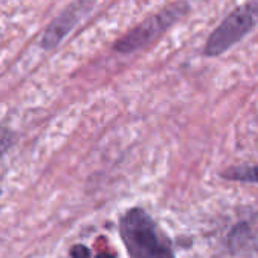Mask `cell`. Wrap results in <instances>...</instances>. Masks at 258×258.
<instances>
[{"instance_id": "cell-5", "label": "cell", "mask_w": 258, "mask_h": 258, "mask_svg": "<svg viewBox=\"0 0 258 258\" xmlns=\"http://www.w3.org/2000/svg\"><path fill=\"white\" fill-rule=\"evenodd\" d=\"M219 175L228 181H240V183H251V184H257L258 183L257 166L248 165V163L230 166L228 169L222 171Z\"/></svg>"}, {"instance_id": "cell-1", "label": "cell", "mask_w": 258, "mask_h": 258, "mask_svg": "<svg viewBox=\"0 0 258 258\" xmlns=\"http://www.w3.org/2000/svg\"><path fill=\"white\" fill-rule=\"evenodd\" d=\"M119 234L130 257H174L171 239L142 209L132 207L119 218Z\"/></svg>"}, {"instance_id": "cell-3", "label": "cell", "mask_w": 258, "mask_h": 258, "mask_svg": "<svg viewBox=\"0 0 258 258\" xmlns=\"http://www.w3.org/2000/svg\"><path fill=\"white\" fill-rule=\"evenodd\" d=\"M257 26V0L246 2L231 11L222 23L212 32L206 45L204 56L216 57L239 44Z\"/></svg>"}, {"instance_id": "cell-6", "label": "cell", "mask_w": 258, "mask_h": 258, "mask_svg": "<svg viewBox=\"0 0 258 258\" xmlns=\"http://www.w3.org/2000/svg\"><path fill=\"white\" fill-rule=\"evenodd\" d=\"M252 240L255 242V231L252 228H249L248 224L242 222L239 224L230 236V249L233 254H239L242 248H245L248 245V242Z\"/></svg>"}, {"instance_id": "cell-7", "label": "cell", "mask_w": 258, "mask_h": 258, "mask_svg": "<svg viewBox=\"0 0 258 258\" xmlns=\"http://www.w3.org/2000/svg\"><path fill=\"white\" fill-rule=\"evenodd\" d=\"M12 144H14V133L0 125V156L6 153Z\"/></svg>"}, {"instance_id": "cell-8", "label": "cell", "mask_w": 258, "mask_h": 258, "mask_svg": "<svg viewBox=\"0 0 258 258\" xmlns=\"http://www.w3.org/2000/svg\"><path fill=\"white\" fill-rule=\"evenodd\" d=\"M91 251L85 246V245H74L71 249H70V252H68V255L70 257H91Z\"/></svg>"}, {"instance_id": "cell-2", "label": "cell", "mask_w": 258, "mask_h": 258, "mask_svg": "<svg viewBox=\"0 0 258 258\" xmlns=\"http://www.w3.org/2000/svg\"><path fill=\"white\" fill-rule=\"evenodd\" d=\"M189 3L184 0L169 3L159 12L147 17L128 33L119 38L113 47L115 51L121 54H132L150 47L151 44L157 42L174 24L178 23L189 12Z\"/></svg>"}, {"instance_id": "cell-4", "label": "cell", "mask_w": 258, "mask_h": 258, "mask_svg": "<svg viewBox=\"0 0 258 258\" xmlns=\"http://www.w3.org/2000/svg\"><path fill=\"white\" fill-rule=\"evenodd\" d=\"M85 8H88V3H85L83 0H79L77 3L70 5L60 15H57L45 29L42 39H41V45L44 50H53L56 48L62 39L73 30V27L77 24L80 15L83 14Z\"/></svg>"}, {"instance_id": "cell-9", "label": "cell", "mask_w": 258, "mask_h": 258, "mask_svg": "<svg viewBox=\"0 0 258 258\" xmlns=\"http://www.w3.org/2000/svg\"><path fill=\"white\" fill-rule=\"evenodd\" d=\"M0 195H2V189H0Z\"/></svg>"}]
</instances>
